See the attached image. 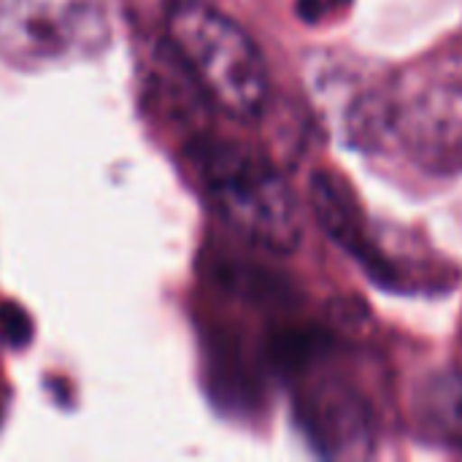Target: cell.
I'll return each mask as SVG.
<instances>
[{
  "instance_id": "6da1fadb",
  "label": "cell",
  "mask_w": 462,
  "mask_h": 462,
  "mask_svg": "<svg viewBox=\"0 0 462 462\" xmlns=\"http://www.w3.org/2000/svg\"><path fill=\"white\" fill-rule=\"evenodd\" d=\"M189 165L217 214L252 246L290 254L303 238L295 192L254 146L233 138H198Z\"/></svg>"
},
{
  "instance_id": "7a4b0ae2",
  "label": "cell",
  "mask_w": 462,
  "mask_h": 462,
  "mask_svg": "<svg viewBox=\"0 0 462 462\" xmlns=\"http://www.w3.org/2000/svg\"><path fill=\"white\" fill-rule=\"evenodd\" d=\"M360 146H401L420 168H462V73L411 79L390 92L363 95L344 116Z\"/></svg>"
},
{
  "instance_id": "3957f363",
  "label": "cell",
  "mask_w": 462,
  "mask_h": 462,
  "mask_svg": "<svg viewBox=\"0 0 462 462\" xmlns=\"http://www.w3.org/2000/svg\"><path fill=\"white\" fill-rule=\"evenodd\" d=\"M165 32L195 84L230 116L257 119L271 95L265 60L252 35L208 0H171Z\"/></svg>"
},
{
  "instance_id": "277c9868",
  "label": "cell",
  "mask_w": 462,
  "mask_h": 462,
  "mask_svg": "<svg viewBox=\"0 0 462 462\" xmlns=\"http://www.w3.org/2000/svg\"><path fill=\"white\" fill-rule=\"evenodd\" d=\"M108 38V0H0V57L16 68L79 62Z\"/></svg>"
},
{
  "instance_id": "5b68a950",
  "label": "cell",
  "mask_w": 462,
  "mask_h": 462,
  "mask_svg": "<svg viewBox=\"0 0 462 462\" xmlns=\"http://www.w3.org/2000/svg\"><path fill=\"white\" fill-rule=\"evenodd\" d=\"M309 195H311V208L319 222V227L328 233V238L349 252L379 284L384 287H406L409 284V271L395 263L384 246L374 238L371 222L349 187V181L328 168H319L311 173L309 181Z\"/></svg>"
},
{
  "instance_id": "8992f818",
  "label": "cell",
  "mask_w": 462,
  "mask_h": 462,
  "mask_svg": "<svg viewBox=\"0 0 462 462\" xmlns=\"http://www.w3.org/2000/svg\"><path fill=\"white\" fill-rule=\"evenodd\" d=\"M300 422L328 457H365L374 447V411L344 382H322L300 398Z\"/></svg>"
},
{
  "instance_id": "52a82bcc",
  "label": "cell",
  "mask_w": 462,
  "mask_h": 462,
  "mask_svg": "<svg viewBox=\"0 0 462 462\" xmlns=\"http://www.w3.org/2000/svg\"><path fill=\"white\" fill-rule=\"evenodd\" d=\"M422 422L447 444L462 447V371L433 376L420 395Z\"/></svg>"
},
{
  "instance_id": "ba28073f",
  "label": "cell",
  "mask_w": 462,
  "mask_h": 462,
  "mask_svg": "<svg viewBox=\"0 0 462 462\" xmlns=\"http://www.w3.org/2000/svg\"><path fill=\"white\" fill-rule=\"evenodd\" d=\"M0 325H3V333L8 336V341L14 346H22L30 341V333H32V325L27 319V314L16 306H3L0 311Z\"/></svg>"
},
{
  "instance_id": "9c48e42d",
  "label": "cell",
  "mask_w": 462,
  "mask_h": 462,
  "mask_svg": "<svg viewBox=\"0 0 462 462\" xmlns=\"http://www.w3.org/2000/svg\"><path fill=\"white\" fill-rule=\"evenodd\" d=\"M352 0H298V14L306 22H325L330 16H336V11L346 8Z\"/></svg>"
}]
</instances>
